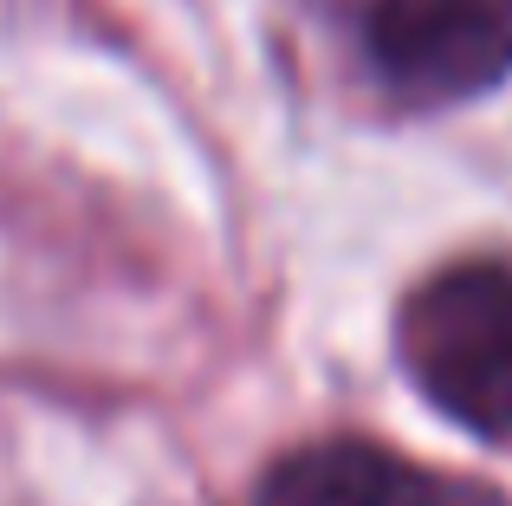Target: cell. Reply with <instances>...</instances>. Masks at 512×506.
Instances as JSON below:
<instances>
[{
  "label": "cell",
  "instance_id": "cell-1",
  "mask_svg": "<svg viewBox=\"0 0 512 506\" xmlns=\"http://www.w3.org/2000/svg\"><path fill=\"white\" fill-rule=\"evenodd\" d=\"M396 351L415 390L448 422L506 442L512 435V266L454 260L402 299Z\"/></svg>",
  "mask_w": 512,
  "mask_h": 506
},
{
  "label": "cell",
  "instance_id": "cell-2",
  "mask_svg": "<svg viewBox=\"0 0 512 506\" xmlns=\"http://www.w3.org/2000/svg\"><path fill=\"white\" fill-rule=\"evenodd\" d=\"M363 59L409 111L487 98L512 72V0H363Z\"/></svg>",
  "mask_w": 512,
  "mask_h": 506
},
{
  "label": "cell",
  "instance_id": "cell-3",
  "mask_svg": "<svg viewBox=\"0 0 512 506\" xmlns=\"http://www.w3.org/2000/svg\"><path fill=\"white\" fill-rule=\"evenodd\" d=\"M247 506H512L474 474H441L370 435H318L260 474Z\"/></svg>",
  "mask_w": 512,
  "mask_h": 506
}]
</instances>
